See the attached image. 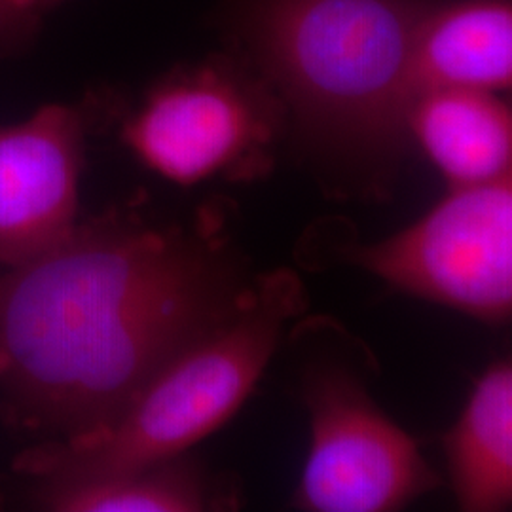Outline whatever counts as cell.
<instances>
[{
	"instance_id": "6da1fadb",
	"label": "cell",
	"mask_w": 512,
	"mask_h": 512,
	"mask_svg": "<svg viewBox=\"0 0 512 512\" xmlns=\"http://www.w3.org/2000/svg\"><path fill=\"white\" fill-rule=\"evenodd\" d=\"M247 285L203 232L76 224L0 272V391L12 416L61 439L105 427Z\"/></svg>"
},
{
	"instance_id": "30bf717a",
	"label": "cell",
	"mask_w": 512,
	"mask_h": 512,
	"mask_svg": "<svg viewBox=\"0 0 512 512\" xmlns=\"http://www.w3.org/2000/svg\"><path fill=\"white\" fill-rule=\"evenodd\" d=\"M446 458L459 509L499 512L512 503V366H490L446 435Z\"/></svg>"
},
{
	"instance_id": "5b68a950",
	"label": "cell",
	"mask_w": 512,
	"mask_h": 512,
	"mask_svg": "<svg viewBox=\"0 0 512 512\" xmlns=\"http://www.w3.org/2000/svg\"><path fill=\"white\" fill-rule=\"evenodd\" d=\"M344 258L397 291L505 323L512 311V181L450 188L391 238L351 245Z\"/></svg>"
},
{
	"instance_id": "7a4b0ae2",
	"label": "cell",
	"mask_w": 512,
	"mask_h": 512,
	"mask_svg": "<svg viewBox=\"0 0 512 512\" xmlns=\"http://www.w3.org/2000/svg\"><path fill=\"white\" fill-rule=\"evenodd\" d=\"M429 0H226L222 33L279 97L304 147L380 175L408 133L410 57Z\"/></svg>"
},
{
	"instance_id": "52a82bcc",
	"label": "cell",
	"mask_w": 512,
	"mask_h": 512,
	"mask_svg": "<svg viewBox=\"0 0 512 512\" xmlns=\"http://www.w3.org/2000/svg\"><path fill=\"white\" fill-rule=\"evenodd\" d=\"M86 118L46 105L0 128V272L46 253L76 226Z\"/></svg>"
},
{
	"instance_id": "277c9868",
	"label": "cell",
	"mask_w": 512,
	"mask_h": 512,
	"mask_svg": "<svg viewBox=\"0 0 512 512\" xmlns=\"http://www.w3.org/2000/svg\"><path fill=\"white\" fill-rule=\"evenodd\" d=\"M287 126L270 84L238 54L165 76L122 129L129 150L167 181L260 175Z\"/></svg>"
},
{
	"instance_id": "9c48e42d",
	"label": "cell",
	"mask_w": 512,
	"mask_h": 512,
	"mask_svg": "<svg viewBox=\"0 0 512 512\" xmlns=\"http://www.w3.org/2000/svg\"><path fill=\"white\" fill-rule=\"evenodd\" d=\"M406 133L450 188L511 175V109L497 93L459 88L421 93L406 112Z\"/></svg>"
},
{
	"instance_id": "3957f363",
	"label": "cell",
	"mask_w": 512,
	"mask_h": 512,
	"mask_svg": "<svg viewBox=\"0 0 512 512\" xmlns=\"http://www.w3.org/2000/svg\"><path fill=\"white\" fill-rule=\"evenodd\" d=\"M306 308L291 270L256 277L238 304L165 363L105 427L23 452L35 478L145 469L183 458L236 416L262 378L289 321Z\"/></svg>"
},
{
	"instance_id": "8fae6325",
	"label": "cell",
	"mask_w": 512,
	"mask_h": 512,
	"mask_svg": "<svg viewBox=\"0 0 512 512\" xmlns=\"http://www.w3.org/2000/svg\"><path fill=\"white\" fill-rule=\"evenodd\" d=\"M33 503L55 512H200L219 509L215 490L183 458L107 475L37 478Z\"/></svg>"
},
{
	"instance_id": "8992f818",
	"label": "cell",
	"mask_w": 512,
	"mask_h": 512,
	"mask_svg": "<svg viewBox=\"0 0 512 512\" xmlns=\"http://www.w3.org/2000/svg\"><path fill=\"white\" fill-rule=\"evenodd\" d=\"M311 442L294 503L308 512L399 511L439 484L420 446L351 374L317 370L306 385Z\"/></svg>"
},
{
	"instance_id": "ba28073f",
	"label": "cell",
	"mask_w": 512,
	"mask_h": 512,
	"mask_svg": "<svg viewBox=\"0 0 512 512\" xmlns=\"http://www.w3.org/2000/svg\"><path fill=\"white\" fill-rule=\"evenodd\" d=\"M511 82V0L427 2L410 57L412 101L448 88L505 92Z\"/></svg>"
},
{
	"instance_id": "7c38bea8",
	"label": "cell",
	"mask_w": 512,
	"mask_h": 512,
	"mask_svg": "<svg viewBox=\"0 0 512 512\" xmlns=\"http://www.w3.org/2000/svg\"><path fill=\"white\" fill-rule=\"evenodd\" d=\"M69 0H0V54L29 46L44 18Z\"/></svg>"
}]
</instances>
